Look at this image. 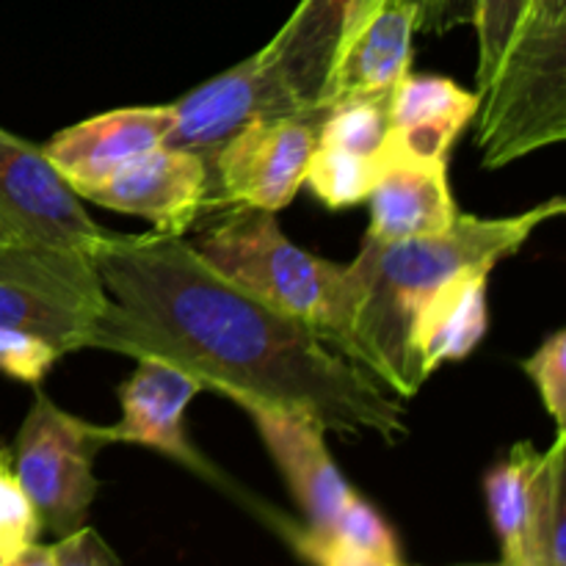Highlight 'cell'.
<instances>
[{
	"label": "cell",
	"mask_w": 566,
	"mask_h": 566,
	"mask_svg": "<svg viewBox=\"0 0 566 566\" xmlns=\"http://www.w3.org/2000/svg\"><path fill=\"white\" fill-rule=\"evenodd\" d=\"M86 258L111 298L92 348L164 359L205 392L310 415L352 440L409 434L401 398L326 332L232 285L180 235L105 232Z\"/></svg>",
	"instance_id": "cell-1"
},
{
	"label": "cell",
	"mask_w": 566,
	"mask_h": 566,
	"mask_svg": "<svg viewBox=\"0 0 566 566\" xmlns=\"http://www.w3.org/2000/svg\"><path fill=\"white\" fill-rule=\"evenodd\" d=\"M566 202L553 197L517 216H457L440 235L376 241L348 263L352 310L340 352L363 365L396 398H412L423 387L409 354L412 326L431 293L468 269H495L528 243L545 221L564 216Z\"/></svg>",
	"instance_id": "cell-2"
},
{
	"label": "cell",
	"mask_w": 566,
	"mask_h": 566,
	"mask_svg": "<svg viewBox=\"0 0 566 566\" xmlns=\"http://www.w3.org/2000/svg\"><path fill=\"white\" fill-rule=\"evenodd\" d=\"M191 247L232 285L326 332L340 348L352 310L348 263H332L293 243L276 213L235 208Z\"/></svg>",
	"instance_id": "cell-3"
},
{
	"label": "cell",
	"mask_w": 566,
	"mask_h": 566,
	"mask_svg": "<svg viewBox=\"0 0 566 566\" xmlns=\"http://www.w3.org/2000/svg\"><path fill=\"white\" fill-rule=\"evenodd\" d=\"M484 169H503L566 138V0L531 9L475 108Z\"/></svg>",
	"instance_id": "cell-4"
},
{
	"label": "cell",
	"mask_w": 566,
	"mask_h": 566,
	"mask_svg": "<svg viewBox=\"0 0 566 566\" xmlns=\"http://www.w3.org/2000/svg\"><path fill=\"white\" fill-rule=\"evenodd\" d=\"M108 302L86 254L33 241L0 249V326L33 332L61 354L83 352Z\"/></svg>",
	"instance_id": "cell-5"
},
{
	"label": "cell",
	"mask_w": 566,
	"mask_h": 566,
	"mask_svg": "<svg viewBox=\"0 0 566 566\" xmlns=\"http://www.w3.org/2000/svg\"><path fill=\"white\" fill-rule=\"evenodd\" d=\"M111 442L108 426L64 412L36 390L17 434L11 473L31 503L39 528L64 539L86 525L99 490L94 459Z\"/></svg>",
	"instance_id": "cell-6"
},
{
	"label": "cell",
	"mask_w": 566,
	"mask_h": 566,
	"mask_svg": "<svg viewBox=\"0 0 566 566\" xmlns=\"http://www.w3.org/2000/svg\"><path fill=\"white\" fill-rule=\"evenodd\" d=\"M324 114L263 116L208 158L210 188L232 208L282 210L304 186Z\"/></svg>",
	"instance_id": "cell-7"
},
{
	"label": "cell",
	"mask_w": 566,
	"mask_h": 566,
	"mask_svg": "<svg viewBox=\"0 0 566 566\" xmlns=\"http://www.w3.org/2000/svg\"><path fill=\"white\" fill-rule=\"evenodd\" d=\"M81 202L42 147L0 127V216L25 241L86 254L105 230Z\"/></svg>",
	"instance_id": "cell-8"
},
{
	"label": "cell",
	"mask_w": 566,
	"mask_h": 566,
	"mask_svg": "<svg viewBox=\"0 0 566 566\" xmlns=\"http://www.w3.org/2000/svg\"><path fill=\"white\" fill-rule=\"evenodd\" d=\"M75 193L86 202L147 219L155 232L182 238L210 202V166L205 155L160 144Z\"/></svg>",
	"instance_id": "cell-9"
},
{
	"label": "cell",
	"mask_w": 566,
	"mask_h": 566,
	"mask_svg": "<svg viewBox=\"0 0 566 566\" xmlns=\"http://www.w3.org/2000/svg\"><path fill=\"white\" fill-rule=\"evenodd\" d=\"M171 111L175 127L166 138V147L191 149L205 158H210L249 122L263 116L307 114L280 75L265 64L260 50L171 103Z\"/></svg>",
	"instance_id": "cell-10"
},
{
	"label": "cell",
	"mask_w": 566,
	"mask_h": 566,
	"mask_svg": "<svg viewBox=\"0 0 566 566\" xmlns=\"http://www.w3.org/2000/svg\"><path fill=\"white\" fill-rule=\"evenodd\" d=\"M238 407L249 415L276 470L285 475L293 497L307 514L310 534L302 539V547L329 539L337 517L357 492L332 462L324 426L310 415L260 401H238Z\"/></svg>",
	"instance_id": "cell-11"
},
{
	"label": "cell",
	"mask_w": 566,
	"mask_h": 566,
	"mask_svg": "<svg viewBox=\"0 0 566 566\" xmlns=\"http://www.w3.org/2000/svg\"><path fill=\"white\" fill-rule=\"evenodd\" d=\"M136 363L130 379L119 387V423L108 426L114 442L153 448L235 492V486L227 484V479H221L219 470L197 453L186 437V409L199 392H205L202 385L164 359L144 357Z\"/></svg>",
	"instance_id": "cell-12"
},
{
	"label": "cell",
	"mask_w": 566,
	"mask_h": 566,
	"mask_svg": "<svg viewBox=\"0 0 566 566\" xmlns=\"http://www.w3.org/2000/svg\"><path fill=\"white\" fill-rule=\"evenodd\" d=\"M368 3L370 0H298L285 25L260 48L265 64L307 114H324L332 66Z\"/></svg>",
	"instance_id": "cell-13"
},
{
	"label": "cell",
	"mask_w": 566,
	"mask_h": 566,
	"mask_svg": "<svg viewBox=\"0 0 566 566\" xmlns=\"http://www.w3.org/2000/svg\"><path fill=\"white\" fill-rule=\"evenodd\" d=\"M175 127L171 105L116 108L77 122L44 144V155L72 191L103 180L125 160L160 147Z\"/></svg>",
	"instance_id": "cell-14"
},
{
	"label": "cell",
	"mask_w": 566,
	"mask_h": 566,
	"mask_svg": "<svg viewBox=\"0 0 566 566\" xmlns=\"http://www.w3.org/2000/svg\"><path fill=\"white\" fill-rule=\"evenodd\" d=\"M415 33L418 22L403 0H370L337 53L324 111L343 97L392 94L412 72Z\"/></svg>",
	"instance_id": "cell-15"
},
{
	"label": "cell",
	"mask_w": 566,
	"mask_h": 566,
	"mask_svg": "<svg viewBox=\"0 0 566 566\" xmlns=\"http://www.w3.org/2000/svg\"><path fill=\"white\" fill-rule=\"evenodd\" d=\"M479 97L440 75L409 72L390 97L387 160H446L459 133L473 122Z\"/></svg>",
	"instance_id": "cell-16"
},
{
	"label": "cell",
	"mask_w": 566,
	"mask_h": 566,
	"mask_svg": "<svg viewBox=\"0 0 566 566\" xmlns=\"http://www.w3.org/2000/svg\"><path fill=\"white\" fill-rule=\"evenodd\" d=\"M370 227L376 241L440 235L457 221L446 160L390 158L370 191Z\"/></svg>",
	"instance_id": "cell-17"
},
{
	"label": "cell",
	"mask_w": 566,
	"mask_h": 566,
	"mask_svg": "<svg viewBox=\"0 0 566 566\" xmlns=\"http://www.w3.org/2000/svg\"><path fill=\"white\" fill-rule=\"evenodd\" d=\"M492 269L459 271L442 282L412 326L409 354L420 381L442 365L464 359L486 335V280Z\"/></svg>",
	"instance_id": "cell-18"
},
{
	"label": "cell",
	"mask_w": 566,
	"mask_h": 566,
	"mask_svg": "<svg viewBox=\"0 0 566 566\" xmlns=\"http://www.w3.org/2000/svg\"><path fill=\"white\" fill-rule=\"evenodd\" d=\"M523 566H566V431L539 453L531 475Z\"/></svg>",
	"instance_id": "cell-19"
},
{
	"label": "cell",
	"mask_w": 566,
	"mask_h": 566,
	"mask_svg": "<svg viewBox=\"0 0 566 566\" xmlns=\"http://www.w3.org/2000/svg\"><path fill=\"white\" fill-rule=\"evenodd\" d=\"M536 459H539V451L531 442H517L512 453L497 462L484 479L486 506H490L492 525L503 547V566H523L531 475H534Z\"/></svg>",
	"instance_id": "cell-20"
},
{
	"label": "cell",
	"mask_w": 566,
	"mask_h": 566,
	"mask_svg": "<svg viewBox=\"0 0 566 566\" xmlns=\"http://www.w3.org/2000/svg\"><path fill=\"white\" fill-rule=\"evenodd\" d=\"M390 97L392 94H357V97H343L332 103L321 116L315 144L387 164Z\"/></svg>",
	"instance_id": "cell-21"
},
{
	"label": "cell",
	"mask_w": 566,
	"mask_h": 566,
	"mask_svg": "<svg viewBox=\"0 0 566 566\" xmlns=\"http://www.w3.org/2000/svg\"><path fill=\"white\" fill-rule=\"evenodd\" d=\"M381 169H385V160L315 144L304 182L313 188V193L326 208L340 210L365 202L374 191Z\"/></svg>",
	"instance_id": "cell-22"
},
{
	"label": "cell",
	"mask_w": 566,
	"mask_h": 566,
	"mask_svg": "<svg viewBox=\"0 0 566 566\" xmlns=\"http://www.w3.org/2000/svg\"><path fill=\"white\" fill-rule=\"evenodd\" d=\"M528 9L531 0H475L473 25L479 31L475 97H481L492 86Z\"/></svg>",
	"instance_id": "cell-23"
},
{
	"label": "cell",
	"mask_w": 566,
	"mask_h": 566,
	"mask_svg": "<svg viewBox=\"0 0 566 566\" xmlns=\"http://www.w3.org/2000/svg\"><path fill=\"white\" fill-rule=\"evenodd\" d=\"M329 542L352 547V551L357 553H368V556L381 558V562L401 564L398 562V547L392 531L387 528V523L379 517V512H376L370 503H365L359 495H354L352 501L346 503V509H343L340 517H337L332 536L326 542H321V545H329Z\"/></svg>",
	"instance_id": "cell-24"
},
{
	"label": "cell",
	"mask_w": 566,
	"mask_h": 566,
	"mask_svg": "<svg viewBox=\"0 0 566 566\" xmlns=\"http://www.w3.org/2000/svg\"><path fill=\"white\" fill-rule=\"evenodd\" d=\"M42 528L31 503L22 495L6 451H0V566L9 564L25 545L39 539Z\"/></svg>",
	"instance_id": "cell-25"
},
{
	"label": "cell",
	"mask_w": 566,
	"mask_h": 566,
	"mask_svg": "<svg viewBox=\"0 0 566 566\" xmlns=\"http://www.w3.org/2000/svg\"><path fill=\"white\" fill-rule=\"evenodd\" d=\"M64 354L28 329L0 326V374L25 385H39Z\"/></svg>",
	"instance_id": "cell-26"
},
{
	"label": "cell",
	"mask_w": 566,
	"mask_h": 566,
	"mask_svg": "<svg viewBox=\"0 0 566 566\" xmlns=\"http://www.w3.org/2000/svg\"><path fill=\"white\" fill-rule=\"evenodd\" d=\"M523 370L539 390L542 403L556 420L558 429L566 423V329L553 332L534 357L523 363Z\"/></svg>",
	"instance_id": "cell-27"
},
{
	"label": "cell",
	"mask_w": 566,
	"mask_h": 566,
	"mask_svg": "<svg viewBox=\"0 0 566 566\" xmlns=\"http://www.w3.org/2000/svg\"><path fill=\"white\" fill-rule=\"evenodd\" d=\"M53 553L55 566H122L119 558L103 542V536L86 525L55 542Z\"/></svg>",
	"instance_id": "cell-28"
},
{
	"label": "cell",
	"mask_w": 566,
	"mask_h": 566,
	"mask_svg": "<svg viewBox=\"0 0 566 566\" xmlns=\"http://www.w3.org/2000/svg\"><path fill=\"white\" fill-rule=\"evenodd\" d=\"M412 9L418 33H446L473 22L475 0H403Z\"/></svg>",
	"instance_id": "cell-29"
},
{
	"label": "cell",
	"mask_w": 566,
	"mask_h": 566,
	"mask_svg": "<svg viewBox=\"0 0 566 566\" xmlns=\"http://www.w3.org/2000/svg\"><path fill=\"white\" fill-rule=\"evenodd\" d=\"M307 556H313L321 566H398L392 562H381V558L368 556V553H357L352 547H343L329 542V545H313L304 547Z\"/></svg>",
	"instance_id": "cell-30"
},
{
	"label": "cell",
	"mask_w": 566,
	"mask_h": 566,
	"mask_svg": "<svg viewBox=\"0 0 566 566\" xmlns=\"http://www.w3.org/2000/svg\"><path fill=\"white\" fill-rule=\"evenodd\" d=\"M6 566H55L53 545H39V542H31V545L22 547L14 558H9V564Z\"/></svg>",
	"instance_id": "cell-31"
},
{
	"label": "cell",
	"mask_w": 566,
	"mask_h": 566,
	"mask_svg": "<svg viewBox=\"0 0 566 566\" xmlns=\"http://www.w3.org/2000/svg\"><path fill=\"white\" fill-rule=\"evenodd\" d=\"M14 241H25V238H22L20 232H17L14 227H11L9 221H6L3 216H0V249L9 247V243H14Z\"/></svg>",
	"instance_id": "cell-32"
},
{
	"label": "cell",
	"mask_w": 566,
	"mask_h": 566,
	"mask_svg": "<svg viewBox=\"0 0 566 566\" xmlns=\"http://www.w3.org/2000/svg\"><path fill=\"white\" fill-rule=\"evenodd\" d=\"M398 566H401V564H398Z\"/></svg>",
	"instance_id": "cell-33"
}]
</instances>
